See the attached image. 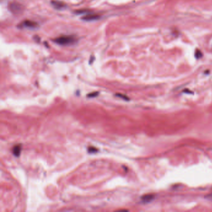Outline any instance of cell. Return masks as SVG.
Returning <instances> with one entry per match:
<instances>
[{"mask_svg": "<svg viewBox=\"0 0 212 212\" xmlns=\"http://www.w3.org/2000/svg\"><path fill=\"white\" fill-rule=\"evenodd\" d=\"M54 41L59 45H67L72 44L75 42V39L74 37L72 36H61L56 38Z\"/></svg>", "mask_w": 212, "mask_h": 212, "instance_id": "6da1fadb", "label": "cell"}, {"mask_svg": "<svg viewBox=\"0 0 212 212\" xmlns=\"http://www.w3.org/2000/svg\"><path fill=\"white\" fill-rule=\"evenodd\" d=\"M22 26L24 27H27V28L30 29H33L36 28V27H38V24H37L36 22L32 21H29L26 20L25 21H24L22 24Z\"/></svg>", "mask_w": 212, "mask_h": 212, "instance_id": "7a4b0ae2", "label": "cell"}, {"mask_svg": "<svg viewBox=\"0 0 212 212\" xmlns=\"http://www.w3.org/2000/svg\"><path fill=\"white\" fill-rule=\"evenodd\" d=\"M100 16L98 15L95 14H89L85 15L82 17V19L86 21H92L93 20H96V19H99Z\"/></svg>", "mask_w": 212, "mask_h": 212, "instance_id": "3957f363", "label": "cell"}, {"mask_svg": "<svg viewBox=\"0 0 212 212\" xmlns=\"http://www.w3.org/2000/svg\"><path fill=\"white\" fill-rule=\"evenodd\" d=\"M154 195L152 194H147V195H143L141 197V200L143 203H149L151 201L154 199Z\"/></svg>", "mask_w": 212, "mask_h": 212, "instance_id": "277c9868", "label": "cell"}, {"mask_svg": "<svg viewBox=\"0 0 212 212\" xmlns=\"http://www.w3.org/2000/svg\"><path fill=\"white\" fill-rule=\"evenodd\" d=\"M52 5H53V6L57 9H63V8H64L66 6L65 4L64 3L62 2V1H52Z\"/></svg>", "mask_w": 212, "mask_h": 212, "instance_id": "5b68a950", "label": "cell"}, {"mask_svg": "<svg viewBox=\"0 0 212 212\" xmlns=\"http://www.w3.org/2000/svg\"><path fill=\"white\" fill-rule=\"evenodd\" d=\"M22 147L21 144H17L14 147L13 149V153L16 157H19L21 152Z\"/></svg>", "mask_w": 212, "mask_h": 212, "instance_id": "8992f818", "label": "cell"}, {"mask_svg": "<svg viewBox=\"0 0 212 212\" xmlns=\"http://www.w3.org/2000/svg\"><path fill=\"white\" fill-rule=\"evenodd\" d=\"M21 5L16 3H14L10 5L11 10L15 13H16L17 12H19V11H21Z\"/></svg>", "mask_w": 212, "mask_h": 212, "instance_id": "52a82bcc", "label": "cell"}, {"mask_svg": "<svg viewBox=\"0 0 212 212\" xmlns=\"http://www.w3.org/2000/svg\"><path fill=\"white\" fill-rule=\"evenodd\" d=\"M98 151V149L94 147H89L88 148V152L89 153H95V152H96Z\"/></svg>", "mask_w": 212, "mask_h": 212, "instance_id": "ba28073f", "label": "cell"}, {"mask_svg": "<svg viewBox=\"0 0 212 212\" xmlns=\"http://www.w3.org/2000/svg\"><path fill=\"white\" fill-rule=\"evenodd\" d=\"M195 57H196L197 59H199V58L202 57V53L199 50H196V51H195Z\"/></svg>", "mask_w": 212, "mask_h": 212, "instance_id": "9c48e42d", "label": "cell"}, {"mask_svg": "<svg viewBox=\"0 0 212 212\" xmlns=\"http://www.w3.org/2000/svg\"><path fill=\"white\" fill-rule=\"evenodd\" d=\"M116 96H118V97L124 99V100H129L128 97V96H126V95H125L119 94V93H118V94L116 95Z\"/></svg>", "mask_w": 212, "mask_h": 212, "instance_id": "30bf717a", "label": "cell"}, {"mask_svg": "<svg viewBox=\"0 0 212 212\" xmlns=\"http://www.w3.org/2000/svg\"><path fill=\"white\" fill-rule=\"evenodd\" d=\"M98 95V92H93V93H91L90 94H89L87 95L88 97H90V98H93V97H95V96Z\"/></svg>", "mask_w": 212, "mask_h": 212, "instance_id": "8fae6325", "label": "cell"}, {"mask_svg": "<svg viewBox=\"0 0 212 212\" xmlns=\"http://www.w3.org/2000/svg\"><path fill=\"white\" fill-rule=\"evenodd\" d=\"M207 198H208V199H209L211 200H212V193H210V195H208V196H207Z\"/></svg>", "mask_w": 212, "mask_h": 212, "instance_id": "7c38bea8", "label": "cell"}]
</instances>
